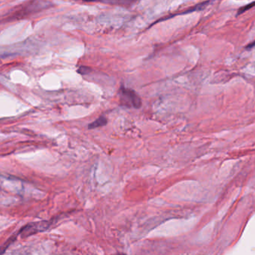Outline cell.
I'll use <instances>...</instances> for the list:
<instances>
[{
	"mask_svg": "<svg viewBox=\"0 0 255 255\" xmlns=\"http://www.w3.org/2000/svg\"><path fill=\"white\" fill-rule=\"evenodd\" d=\"M120 102L121 106L127 108H133L139 109L142 107V100L136 91L130 88H126L124 85H121L119 90Z\"/></svg>",
	"mask_w": 255,
	"mask_h": 255,
	"instance_id": "cell-1",
	"label": "cell"
},
{
	"mask_svg": "<svg viewBox=\"0 0 255 255\" xmlns=\"http://www.w3.org/2000/svg\"><path fill=\"white\" fill-rule=\"evenodd\" d=\"M49 226L50 224L47 222L29 223L20 229L19 235L22 238H26L38 232H44L46 229H49Z\"/></svg>",
	"mask_w": 255,
	"mask_h": 255,
	"instance_id": "cell-2",
	"label": "cell"
},
{
	"mask_svg": "<svg viewBox=\"0 0 255 255\" xmlns=\"http://www.w3.org/2000/svg\"><path fill=\"white\" fill-rule=\"evenodd\" d=\"M91 1H101L107 4H117V5H130L136 0H87Z\"/></svg>",
	"mask_w": 255,
	"mask_h": 255,
	"instance_id": "cell-3",
	"label": "cell"
},
{
	"mask_svg": "<svg viewBox=\"0 0 255 255\" xmlns=\"http://www.w3.org/2000/svg\"><path fill=\"white\" fill-rule=\"evenodd\" d=\"M107 118H106V117L101 116L100 118H99L98 119L96 120L92 124H89V125H88V128H97L105 127V126L107 125Z\"/></svg>",
	"mask_w": 255,
	"mask_h": 255,
	"instance_id": "cell-4",
	"label": "cell"
},
{
	"mask_svg": "<svg viewBox=\"0 0 255 255\" xmlns=\"http://www.w3.org/2000/svg\"><path fill=\"white\" fill-rule=\"evenodd\" d=\"M16 238V237L14 236V235H13V236L10 237V238H9V239L7 240V241H6V242L4 243V244H3L1 247H0V255H2L3 253L6 251V250H7V249L10 247V244H13V243L14 242Z\"/></svg>",
	"mask_w": 255,
	"mask_h": 255,
	"instance_id": "cell-5",
	"label": "cell"
},
{
	"mask_svg": "<svg viewBox=\"0 0 255 255\" xmlns=\"http://www.w3.org/2000/svg\"><path fill=\"white\" fill-rule=\"evenodd\" d=\"M91 71H92V69H91V67H85V66H81L77 70L78 73H79V74L82 75V76L89 74Z\"/></svg>",
	"mask_w": 255,
	"mask_h": 255,
	"instance_id": "cell-6",
	"label": "cell"
},
{
	"mask_svg": "<svg viewBox=\"0 0 255 255\" xmlns=\"http://www.w3.org/2000/svg\"><path fill=\"white\" fill-rule=\"evenodd\" d=\"M255 47V40L253 43H250V45H248L247 46V49H252V48Z\"/></svg>",
	"mask_w": 255,
	"mask_h": 255,
	"instance_id": "cell-7",
	"label": "cell"
},
{
	"mask_svg": "<svg viewBox=\"0 0 255 255\" xmlns=\"http://www.w3.org/2000/svg\"><path fill=\"white\" fill-rule=\"evenodd\" d=\"M117 255H127L124 254V253H119V254H118Z\"/></svg>",
	"mask_w": 255,
	"mask_h": 255,
	"instance_id": "cell-8",
	"label": "cell"
}]
</instances>
